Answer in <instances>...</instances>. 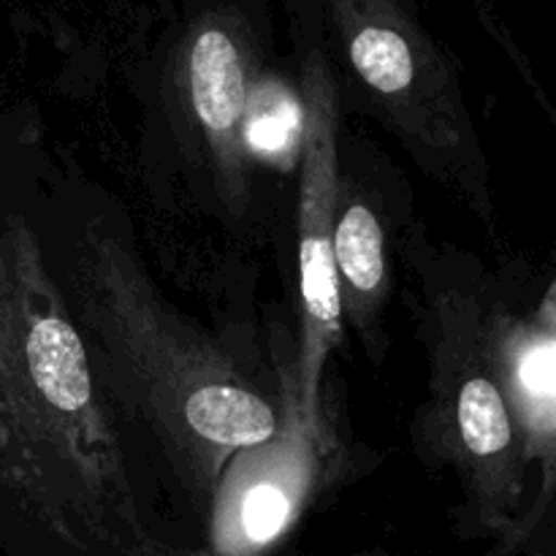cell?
I'll return each mask as SVG.
<instances>
[{"instance_id": "9", "label": "cell", "mask_w": 556, "mask_h": 556, "mask_svg": "<svg viewBox=\"0 0 556 556\" xmlns=\"http://www.w3.org/2000/svg\"><path fill=\"white\" fill-rule=\"evenodd\" d=\"M521 383L538 396H556V342L535 348L521 364Z\"/></svg>"}, {"instance_id": "6", "label": "cell", "mask_w": 556, "mask_h": 556, "mask_svg": "<svg viewBox=\"0 0 556 556\" xmlns=\"http://www.w3.org/2000/svg\"><path fill=\"white\" fill-rule=\"evenodd\" d=\"M293 516V497L282 486L271 481L253 483L239 497L233 514V538L228 543V554H250L264 548L282 535Z\"/></svg>"}, {"instance_id": "1", "label": "cell", "mask_w": 556, "mask_h": 556, "mask_svg": "<svg viewBox=\"0 0 556 556\" xmlns=\"http://www.w3.org/2000/svg\"><path fill=\"white\" fill-rule=\"evenodd\" d=\"M0 494L76 554L179 556L141 527L85 342L20 220L0 228Z\"/></svg>"}, {"instance_id": "7", "label": "cell", "mask_w": 556, "mask_h": 556, "mask_svg": "<svg viewBox=\"0 0 556 556\" xmlns=\"http://www.w3.org/2000/svg\"><path fill=\"white\" fill-rule=\"evenodd\" d=\"M351 58L367 85L400 92L413 81V54L405 38L386 27H364L351 43Z\"/></svg>"}, {"instance_id": "8", "label": "cell", "mask_w": 556, "mask_h": 556, "mask_svg": "<svg viewBox=\"0 0 556 556\" xmlns=\"http://www.w3.org/2000/svg\"><path fill=\"white\" fill-rule=\"evenodd\" d=\"M459 429L467 448L478 456H492L508 448L510 421L497 386L476 378L459 394Z\"/></svg>"}, {"instance_id": "2", "label": "cell", "mask_w": 556, "mask_h": 556, "mask_svg": "<svg viewBox=\"0 0 556 556\" xmlns=\"http://www.w3.org/2000/svg\"><path fill=\"white\" fill-rule=\"evenodd\" d=\"M337 117L329 92L315 87L307 101L302 201H299V277H302V410L318 416V383L326 356L340 337V269L334 258Z\"/></svg>"}, {"instance_id": "5", "label": "cell", "mask_w": 556, "mask_h": 556, "mask_svg": "<svg viewBox=\"0 0 556 556\" xmlns=\"http://www.w3.org/2000/svg\"><path fill=\"white\" fill-rule=\"evenodd\" d=\"M334 258L340 275L358 293H372L383 282V231L367 206L356 204L340 217L334 231Z\"/></svg>"}, {"instance_id": "3", "label": "cell", "mask_w": 556, "mask_h": 556, "mask_svg": "<svg viewBox=\"0 0 556 556\" xmlns=\"http://www.w3.org/2000/svg\"><path fill=\"white\" fill-rule=\"evenodd\" d=\"M190 90L193 106L212 139L233 144V130L242 125L248 109V85L239 52L223 30H206L195 38L190 52Z\"/></svg>"}, {"instance_id": "4", "label": "cell", "mask_w": 556, "mask_h": 556, "mask_svg": "<svg viewBox=\"0 0 556 556\" xmlns=\"http://www.w3.org/2000/svg\"><path fill=\"white\" fill-rule=\"evenodd\" d=\"M242 134L255 155L288 166L304 147L307 106L280 81H264L250 92Z\"/></svg>"}]
</instances>
